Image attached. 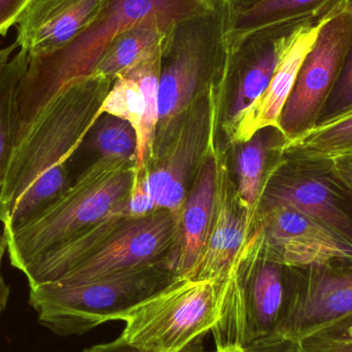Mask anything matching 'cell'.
<instances>
[{
    "label": "cell",
    "mask_w": 352,
    "mask_h": 352,
    "mask_svg": "<svg viewBox=\"0 0 352 352\" xmlns=\"http://www.w3.org/2000/svg\"><path fill=\"white\" fill-rule=\"evenodd\" d=\"M113 82L97 74L70 80L19 136L0 200L3 233L30 223L70 188V161L103 115Z\"/></svg>",
    "instance_id": "6da1fadb"
},
{
    "label": "cell",
    "mask_w": 352,
    "mask_h": 352,
    "mask_svg": "<svg viewBox=\"0 0 352 352\" xmlns=\"http://www.w3.org/2000/svg\"><path fill=\"white\" fill-rule=\"evenodd\" d=\"M212 0H107L98 18L63 49L32 58L21 85L20 134L45 103L70 80L90 76L111 41L152 16L178 23Z\"/></svg>",
    "instance_id": "7a4b0ae2"
},
{
    "label": "cell",
    "mask_w": 352,
    "mask_h": 352,
    "mask_svg": "<svg viewBox=\"0 0 352 352\" xmlns=\"http://www.w3.org/2000/svg\"><path fill=\"white\" fill-rule=\"evenodd\" d=\"M135 162L98 157L70 188L33 221L3 233L10 263L22 271L43 254L102 219L129 196Z\"/></svg>",
    "instance_id": "3957f363"
},
{
    "label": "cell",
    "mask_w": 352,
    "mask_h": 352,
    "mask_svg": "<svg viewBox=\"0 0 352 352\" xmlns=\"http://www.w3.org/2000/svg\"><path fill=\"white\" fill-rule=\"evenodd\" d=\"M291 289V268L265 256L258 228L223 279L219 318L210 331L215 351H243L278 337Z\"/></svg>",
    "instance_id": "277c9868"
},
{
    "label": "cell",
    "mask_w": 352,
    "mask_h": 352,
    "mask_svg": "<svg viewBox=\"0 0 352 352\" xmlns=\"http://www.w3.org/2000/svg\"><path fill=\"white\" fill-rule=\"evenodd\" d=\"M169 263L142 267L76 285L30 287L29 303L43 326L58 336H80L113 320L175 280Z\"/></svg>",
    "instance_id": "5b68a950"
},
{
    "label": "cell",
    "mask_w": 352,
    "mask_h": 352,
    "mask_svg": "<svg viewBox=\"0 0 352 352\" xmlns=\"http://www.w3.org/2000/svg\"><path fill=\"white\" fill-rule=\"evenodd\" d=\"M223 280L175 279L124 316L121 334L144 352H182L219 318Z\"/></svg>",
    "instance_id": "8992f818"
},
{
    "label": "cell",
    "mask_w": 352,
    "mask_h": 352,
    "mask_svg": "<svg viewBox=\"0 0 352 352\" xmlns=\"http://www.w3.org/2000/svg\"><path fill=\"white\" fill-rule=\"evenodd\" d=\"M351 43L352 6L349 1L320 27L300 67L280 118L285 142L318 123L340 78Z\"/></svg>",
    "instance_id": "52a82bcc"
},
{
    "label": "cell",
    "mask_w": 352,
    "mask_h": 352,
    "mask_svg": "<svg viewBox=\"0 0 352 352\" xmlns=\"http://www.w3.org/2000/svg\"><path fill=\"white\" fill-rule=\"evenodd\" d=\"M217 88L206 89L195 98L166 148L146 168V186L157 207L170 211L179 225L190 180L208 152Z\"/></svg>",
    "instance_id": "ba28073f"
},
{
    "label": "cell",
    "mask_w": 352,
    "mask_h": 352,
    "mask_svg": "<svg viewBox=\"0 0 352 352\" xmlns=\"http://www.w3.org/2000/svg\"><path fill=\"white\" fill-rule=\"evenodd\" d=\"M273 206L295 209L352 241V197L326 164L289 159L277 163L263 190L258 211Z\"/></svg>",
    "instance_id": "9c48e42d"
},
{
    "label": "cell",
    "mask_w": 352,
    "mask_h": 352,
    "mask_svg": "<svg viewBox=\"0 0 352 352\" xmlns=\"http://www.w3.org/2000/svg\"><path fill=\"white\" fill-rule=\"evenodd\" d=\"M179 221L167 209H157L122 226L96 252L72 269L60 285H76L126 271L162 264L179 236Z\"/></svg>",
    "instance_id": "30bf717a"
},
{
    "label": "cell",
    "mask_w": 352,
    "mask_h": 352,
    "mask_svg": "<svg viewBox=\"0 0 352 352\" xmlns=\"http://www.w3.org/2000/svg\"><path fill=\"white\" fill-rule=\"evenodd\" d=\"M289 308L278 337L299 342L352 314V262L291 268Z\"/></svg>",
    "instance_id": "8fae6325"
},
{
    "label": "cell",
    "mask_w": 352,
    "mask_h": 352,
    "mask_svg": "<svg viewBox=\"0 0 352 352\" xmlns=\"http://www.w3.org/2000/svg\"><path fill=\"white\" fill-rule=\"evenodd\" d=\"M263 252L289 268L352 262V241L287 206L258 211Z\"/></svg>",
    "instance_id": "7c38bea8"
},
{
    "label": "cell",
    "mask_w": 352,
    "mask_h": 352,
    "mask_svg": "<svg viewBox=\"0 0 352 352\" xmlns=\"http://www.w3.org/2000/svg\"><path fill=\"white\" fill-rule=\"evenodd\" d=\"M162 43L116 76L101 107L103 113L125 120L135 130L138 169L148 168L154 159Z\"/></svg>",
    "instance_id": "4fadbf2b"
},
{
    "label": "cell",
    "mask_w": 352,
    "mask_h": 352,
    "mask_svg": "<svg viewBox=\"0 0 352 352\" xmlns=\"http://www.w3.org/2000/svg\"><path fill=\"white\" fill-rule=\"evenodd\" d=\"M107 0H31L16 22V43L29 58L51 55L91 26Z\"/></svg>",
    "instance_id": "5bb4252c"
},
{
    "label": "cell",
    "mask_w": 352,
    "mask_h": 352,
    "mask_svg": "<svg viewBox=\"0 0 352 352\" xmlns=\"http://www.w3.org/2000/svg\"><path fill=\"white\" fill-rule=\"evenodd\" d=\"M217 157L207 153L180 215V246L170 268L176 278L194 279L214 221L219 192Z\"/></svg>",
    "instance_id": "9a60e30c"
},
{
    "label": "cell",
    "mask_w": 352,
    "mask_h": 352,
    "mask_svg": "<svg viewBox=\"0 0 352 352\" xmlns=\"http://www.w3.org/2000/svg\"><path fill=\"white\" fill-rule=\"evenodd\" d=\"M328 20L311 25L296 39L279 63L264 94L230 125L234 142L244 144L258 132L269 128L280 132L281 115L293 91L298 72L316 41L320 27Z\"/></svg>",
    "instance_id": "2e32d148"
},
{
    "label": "cell",
    "mask_w": 352,
    "mask_h": 352,
    "mask_svg": "<svg viewBox=\"0 0 352 352\" xmlns=\"http://www.w3.org/2000/svg\"><path fill=\"white\" fill-rule=\"evenodd\" d=\"M250 228L245 211L231 194L227 175L219 169L214 221L194 279L223 280L245 248Z\"/></svg>",
    "instance_id": "e0dca14e"
},
{
    "label": "cell",
    "mask_w": 352,
    "mask_h": 352,
    "mask_svg": "<svg viewBox=\"0 0 352 352\" xmlns=\"http://www.w3.org/2000/svg\"><path fill=\"white\" fill-rule=\"evenodd\" d=\"M128 198L88 229L25 267L21 272L28 279L29 287L59 283L69 271L93 256L132 219L128 213Z\"/></svg>",
    "instance_id": "ac0fdd59"
},
{
    "label": "cell",
    "mask_w": 352,
    "mask_h": 352,
    "mask_svg": "<svg viewBox=\"0 0 352 352\" xmlns=\"http://www.w3.org/2000/svg\"><path fill=\"white\" fill-rule=\"evenodd\" d=\"M283 155L289 160L322 164L352 156V107L285 142Z\"/></svg>",
    "instance_id": "d6986e66"
},
{
    "label": "cell",
    "mask_w": 352,
    "mask_h": 352,
    "mask_svg": "<svg viewBox=\"0 0 352 352\" xmlns=\"http://www.w3.org/2000/svg\"><path fill=\"white\" fill-rule=\"evenodd\" d=\"M175 24L162 16H152L126 29L105 50L92 74L115 80L118 74L163 41Z\"/></svg>",
    "instance_id": "ffe728a7"
},
{
    "label": "cell",
    "mask_w": 352,
    "mask_h": 352,
    "mask_svg": "<svg viewBox=\"0 0 352 352\" xmlns=\"http://www.w3.org/2000/svg\"><path fill=\"white\" fill-rule=\"evenodd\" d=\"M349 0H263L232 19L230 38L270 25L314 19L342 10Z\"/></svg>",
    "instance_id": "44dd1931"
},
{
    "label": "cell",
    "mask_w": 352,
    "mask_h": 352,
    "mask_svg": "<svg viewBox=\"0 0 352 352\" xmlns=\"http://www.w3.org/2000/svg\"><path fill=\"white\" fill-rule=\"evenodd\" d=\"M28 54L23 50L0 69V182L3 184L20 134V92L28 68Z\"/></svg>",
    "instance_id": "7402d4cb"
},
{
    "label": "cell",
    "mask_w": 352,
    "mask_h": 352,
    "mask_svg": "<svg viewBox=\"0 0 352 352\" xmlns=\"http://www.w3.org/2000/svg\"><path fill=\"white\" fill-rule=\"evenodd\" d=\"M267 129L258 132L248 142L242 144L236 157L237 175V197L240 206L244 209L250 226L258 217L261 197L264 190L267 160L271 150L283 148L285 142L274 144L268 138Z\"/></svg>",
    "instance_id": "603a6c76"
},
{
    "label": "cell",
    "mask_w": 352,
    "mask_h": 352,
    "mask_svg": "<svg viewBox=\"0 0 352 352\" xmlns=\"http://www.w3.org/2000/svg\"><path fill=\"white\" fill-rule=\"evenodd\" d=\"M82 144H88L99 157L125 159L136 163L138 136L125 120L103 113Z\"/></svg>",
    "instance_id": "cb8c5ba5"
},
{
    "label": "cell",
    "mask_w": 352,
    "mask_h": 352,
    "mask_svg": "<svg viewBox=\"0 0 352 352\" xmlns=\"http://www.w3.org/2000/svg\"><path fill=\"white\" fill-rule=\"evenodd\" d=\"M352 6V0H349ZM352 107V43L340 78L324 107L322 120L333 117ZM318 121V122H320Z\"/></svg>",
    "instance_id": "d4e9b609"
},
{
    "label": "cell",
    "mask_w": 352,
    "mask_h": 352,
    "mask_svg": "<svg viewBox=\"0 0 352 352\" xmlns=\"http://www.w3.org/2000/svg\"><path fill=\"white\" fill-rule=\"evenodd\" d=\"M146 168L138 169L128 198V213L132 219L146 217L158 209L146 186Z\"/></svg>",
    "instance_id": "484cf974"
},
{
    "label": "cell",
    "mask_w": 352,
    "mask_h": 352,
    "mask_svg": "<svg viewBox=\"0 0 352 352\" xmlns=\"http://www.w3.org/2000/svg\"><path fill=\"white\" fill-rule=\"evenodd\" d=\"M203 341H204V336L198 337L195 339L190 344H188L186 349L182 352H208L205 351L204 345H203ZM82 352H144L140 351L138 347L133 346V345L129 344L126 342L123 338L119 337L116 340L111 341V342L102 343V344L94 345V346L89 347V349H85ZM214 352V351H213Z\"/></svg>",
    "instance_id": "4316f807"
},
{
    "label": "cell",
    "mask_w": 352,
    "mask_h": 352,
    "mask_svg": "<svg viewBox=\"0 0 352 352\" xmlns=\"http://www.w3.org/2000/svg\"><path fill=\"white\" fill-rule=\"evenodd\" d=\"M312 338L352 344V314L312 335ZM308 337V338H310Z\"/></svg>",
    "instance_id": "83f0119b"
},
{
    "label": "cell",
    "mask_w": 352,
    "mask_h": 352,
    "mask_svg": "<svg viewBox=\"0 0 352 352\" xmlns=\"http://www.w3.org/2000/svg\"><path fill=\"white\" fill-rule=\"evenodd\" d=\"M31 0H0V35H6L18 22Z\"/></svg>",
    "instance_id": "f1b7e54d"
},
{
    "label": "cell",
    "mask_w": 352,
    "mask_h": 352,
    "mask_svg": "<svg viewBox=\"0 0 352 352\" xmlns=\"http://www.w3.org/2000/svg\"><path fill=\"white\" fill-rule=\"evenodd\" d=\"M296 352H352V344L320 340L310 337L297 342Z\"/></svg>",
    "instance_id": "f546056e"
},
{
    "label": "cell",
    "mask_w": 352,
    "mask_h": 352,
    "mask_svg": "<svg viewBox=\"0 0 352 352\" xmlns=\"http://www.w3.org/2000/svg\"><path fill=\"white\" fill-rule=\"evenodd\" d=\"M331 175L334 176L339 184L352 197V156L344 157L330 163H324Z\"/></svg>",
    "instance_id": "4dcf8cb0"
},
{
    "label": "cell",
    "mask_w": 352,
    "mask_h": 352,
    "mask_svg": "<svg viewBox=\"0 0 352 352\" xmlns=\"http://www.w3.org/2000/svg\"><path fill=\"white\" fill-rule=\"evenodd\" d=\"M297 342L281 338L273 337L263 342L256 343L246 349L244 352H296Z\"/></svg>",
    "instance_id": "1f68e13d"
},
{
    "label": "cell",
    "mask_w": 352,
    "mask_h": 352,
    "mask_svg": "<svg viewBox=\"0 0 352 352\" xmlns=\"http://www.w3.org/2000/svg\"><path fill=\"white\" fill-rule=\"evenodd\" d=\"M8 250L6 245V237H4L3 232H0V267H1L2 258L4 254ZM8 298H10V287L4 281L3 277L0 275V314L6 309L8 306Z\"/></svg>",
    "instance_id": "d6a6232c"
},
{
    "label": "cell",
    "mask_w": 352,
    "mask_h": 352,
    "mask_svg": "<svg viewBox=\"0 0 352 352\" xmlns=\"http://www.w3.org/2000/svg\"><path fill=\"white\" fill-rule=\"evenodd\" d=\"M263 0H223L226 6H228L230 14H231L232 19L242 12L252 8L256 4L260 3Z\"/></svg>",
    "instance_id": "836d02e7"
},
{
    "label": "cell",
    "mask_w": 352,
    "mask_h": 352,
    "mask_svg": "<svg viewBox=\"0 0 352 352\" xmlns=\"http://www.w3.org/2000/svg\"><path fill=\"white\" fill-rule=\"evenodd\" d=\"M16 47H18V45L14 43L12 45H8V47L0 49V69H1L4 64L8 63V60L12 58V53H14Z\"/></svg>",
    "instance_id": "e575fe53"
},
{
    "label": "cell",
    "mask_w": 352,
    "mask_h": 352,
    "mask_svg": "<svg viewBox=\"0 0 352 352\" xmlns=\"http://www.w3.org/2000/svg\"><path fill=\"white\" fill-rule=\"evenodd\" d=\"M2 190H3V184H1V182H0V200H1Z\"/></svg>",
    "instance_id": "d590c367"
},
{
    "label": "cell",
    "mask_w": 352,
    "mask_h": 352,
    "mask_svg": "<svg viewBox=\"0 0 352 352\" xmlns=\"http://www.w3.org/2000/svg\"><path fill=\"white\" fill-rule=\"evenodd\" d=\"M214 352H244L241 351H214Z\"/></svg>",
    "instance_id": "8d00e7d4"
}]
</instances>
